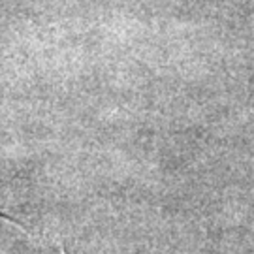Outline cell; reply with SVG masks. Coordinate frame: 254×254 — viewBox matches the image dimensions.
<instances>
[{
    "instance_id": "6da1fadb",
    "label": "cell",
    "mask_w": 254,
    "mask_h": 254,
    "mask_svg": "<svg viewBox=\"0 0 254 254\" xmlns=\"http://www.w3.org/2000/svg\"><path fill=\"white\" fill-rule=\"evenodd\" d=\"M59 251H61V254H66V253H64V249H63V247H59Z\"/></svg>"
}]
</instances>
